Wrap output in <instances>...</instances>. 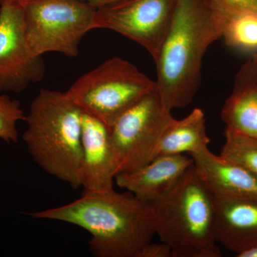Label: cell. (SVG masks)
I'll return each mask as SVG.
<instances>
[{
    "label": "cell",
    "mask_w": 257,
    "mask_h": 257,
    "mask_svg": "<svg viewBox=\"0 0 257 257\" xmlns=\"http://www.w3.org/2000/svg\"><path fill=\"white\" fill-rule=\"evenodd\" d=\"M28 214L86 230L92 236L89 251L96 257H139L156 234L151 204L128 191L83 192L73 202Z\"/></svg>",
    "instance_id": "cell-1"
},
{
    "label": "cell",
    "mask_w": 257,
    "mask_h": 257,
    "mask_svg": "<svg viewBox=\"0 0 257 257\" xmlns=\"http://www.w3.org/2000/svg\"><path fill=\"white\" fill-rule=\"evenodd\" d=\"M222 31V19L205 0H177L172 25L154 60L157 89L169 110L191 104L200 87L204 56Z\"/></svg>",
    "instance_id": "cell-2"
},
{
    "label": "cell",
    "mask_w": 257,
    "mask_h": 257,
    "mask_svg": "<svg viewBox=\"0 0 257 257\" xmlns=\"http://www.w3.org/2000/svg\"><path fill=\"white\" fill-rule=\"evenodd\" d=\"M82 116L67 92L42 89L25 120L23 140L32 160L73 189L81 187Z\"/></svg>",
    "instance_id": "cell-3"
},
{
    "label": "cell",
    "mask_w": 257,
    "mask_h": 257,
    "mask_svg": "<svg viewBox=\"0 0 257 257\" xmlns=\"http://www.w3.org/2000/svg\"><path fill=\"white\" fill-rule=\"evenodd\" d=\"M156 234L172 257H220L214 235L215 200L194 165L151 203Z\"/></svg>",
    "instance_id": "cell-4"
},
{
    "label": "cell",
    "mask_w": 257,
    "mask_h": 257,
    "mask_svg": "<svg viewBox=\"0 0 257 257\" xmlns=\"http://www.w3.org/2000/svg\"><path fill=\"white\" fill-rule=\"evenodd\" d=\"M156 88V81L136 66L112 57L79 77L66 92L82 111L111 127Z\"/></svg>",
    "instance_id": "cell-5"
},
{
    "label": "cell",
    "mask_w": 257,
    "mask_h": 257,
    "mask_svg": "<svg viewBox=\"0 0 257 257\" xmlns=\"http://www.w3.org/2000/svg\"><path fill=\"white\" fill-rule=\"evenodd\" d=\"M23 6L27 41L34 55H79L83 37L93 30L96 8L81 0H30Z\"/></svg>",
    "instance_id": "cell-6"
},
{
    "label": "cell",
    "mask_w": 257,
    "mask_h": 257,
    "mask_svg": "<svg viewBox=\"0 0 257 257\" xmlns=\"http://www.w3.org/2000/svg\"><path fill=\"white\" fill-rule=\"evenodd\" d=\"M171 111L156 88L115 121L110 128L118 174L136 170L155 158L165 128L175 119Z\"/></svg>",
    "instance_id": "cell-7"
},
{
    "label": "cell",
    "mask_w": 257,
    "mask_h": 257,
    "mask_svg": "<svg viewBox=\"0 0 257 257\" xmlns=\"http://www.w3.org/2000/svg\"><path fill=\"white\" fill-rule=\"evenodd\" d=\"M177 0H121L96 10L93 30L117 32L141 45L155 60L173 20Z\"/></svg>",
    "instance_id": "cell-8"
},
{
    "label": "cell",
    "mask_w": 257,
    "mask_h": 257,
    "mask_svg": "<svg viewBox=\"0 0 257 257\" xmlns=\"http://www.w3.org/2000/svg\"><path fill=\"white\" fill-rule=\"evenodd\" d=\"M45 72L42 56L34 55L27 41L23 5L0 7V94L23 92Z\"/></svg>",
    "instance_id": "cell-9"
},
{
    "label": "cell",
    "mask_w": 257,
    "mask_h": 257,
    "mask_svg": "<svg viewBox=\"0 0 257 257\" xmlns=\"http://www.w3.org/2000/svg\"><path fill=\"white\" fill-rule=\"evenodd\" d=\"M119 162L111 128L82 111L80 187L83 192H105L114 189Z\"/></svg>",
    "instance_id": "cell-10"
},
{
    "label": "cell",
    "mask_w": 257,
    "mask_h": 257,
    "mask_svg": "<svg viewBox=\"0 0 257 257\" xmlns=\"http://www.w3.org/2000/svg\"><path fill=\"white\" fill-rule=\"evenodd\" d=\"M204 185L215 199H257V178L242 166L209 149L189 154Z\"/></svg>",
    "instance_id": "cell-11"
},
{
    "label": "cell",
    "mask_w": 257,
    "mask_h": 257,
    "mask_svg": "<svg viewBox=\"0 0 257 257\" xmlns=\"http://www.w3.org/2000/svg\"><path fill=\"white\" fill-rule=\"evenodd\" d=\"M192 165L190 156L157 157L140 168L118 174L114 181L120 188L151 204L165 195Z\"/></svg>",
    "instance_id": "cell-12"
},
{
    "label": "cell",
    "mask_w": 257,
    "mask_h": 257,
    "mask_svg": "<svg viewBox=\"0 0 257 257\" xmlns=\"http://www.w3.org/2000/svg\"><path fill=\"white\" fill-rule=\"evenodd\" d=\"M216 243L238 255L257 246V199H215Z\"/></svg>",
    "instance_id": "cell-13"
},
{
    "label": "cell",
    "mask_w": 257,
    "mask_h": 257,
    "mask_svg": "<svg viewBox=\"0 0 257 257\" xmlns=\"http://www.w3.org/2000/svg\"><path fill=\"white\" fill-rule=\"evenodd\" d=\"M221 116L226 128L257 139V54L251 55L235 75Z\"/></svg>",
    "instance_id": "cell-14"
},
{
    "label": "cell",
    "mask_w": 257,
    "mask_h": 257,
    "mask_svg": "<svg viewBox=\"0 0 257 257\" xmlns=\"http://www.w3.org/2000/svg\"><path fill=\"white\" fill-rule=\"evenodd\" d=\"M205 115L200 108H195L184 119H174L167 128L157 147L156 157L183 155L208 148Z\"/></svg>",
    "instance_id": "cell-15"
},
{
    "label": "cell",
    "mask_w": 257,
    "mask_h": 257,
    "mask_svg": "<svg viewBox=\"0 0 257 257\" xmlns=\"http://www.w3.org/2000/svg\"><path fill=\"white\" fill-rule=\"evenodd\" d=\"M222 37L230 47L257 50V15L239 13L224 19Z\"/></svg>",
    "instance_id": "cell-16"
},
{
    "label": "cell",
    "mask_w": 257,
    "mask_h": 257,
    "mask_svg": "<svg viewBox=\"0 0 257 257\" xmlns=\"http://www.w3.org/2000/svg\"><path fill=\"white\" fill-rule=\"evenodd\" d=\"M220 155L242 166L257 178V139L225 128Z\"/></svg>",
    "instance_id": "cell-17"
},
{
    "label": "cell",
    "mask_w": 257,
    "mask_h": 257,
    "mask_svg": "<svg viewBox=\"0 0 257 257\" xmlns=\"http://www.w3.org/2000/svg\"><path fill=\"white\" fill-rule=\"evenodd\" d=\"M26 116L20 102L6 94H0V139L5 143H17L19 140L18 123Z\"/></svg>",
    "instance_id": "cell-18"
},
{
    "label": "cell",
    "mask_w": 257,
    "mask_h": 257,
    "mask_svg": "<svg viewBox=\"0 0 257 257\" xmlns=\"http://www.w3.org/2000/svg\"><path fill=\"white\" fill-rule=\"evenodd\" d=\"M222 20L239 13L257 15V0H205Z\"/></svg>",
    "instance_id": "cell-19"
},
{
    "label": "cell",
    "mask_w": 257,
    "mask_h": 257,
    "mask_svg": "<svg viewBox=\"0 0 257 257\" xmlns=\"http://www.w3.org/2000/svg\"><path fill=\"white\" fill-rule=\"evenodd\" d=\"M139 257H172V248L165 242L147 243Z\"/></svg>",
    "instance_id": "cell-20"
},
{
    "label": "cell",
    "mask_w": 257,
    "mask_h": 257,
    "mask_svg": "<svg viewBox=\"0 0 257 257\" xmlns=\"http://www.w3.org/2000/svg\"><path fill=\"white\" fill-rule=\"evenodd\" d=\"M81 1L92 5L96 10H98L104 8V7L108 6V5L114 4V3H117V2L121 1V0H81Z\"/></svg>",
    "instance_id": "cell-21"
},
{
    "label": "cell",
    "mask_w": 257,
    "mask_h": 257,
    "mask_svg": "<svg viewBox=\"0 0 257 257\" xmlns=\"http://www.w3.org/2000/svg\"><path fill=\"white\" fill-rule=\"evenodd\" d=\"M237 257H257V246L236 255Z\"/></svg>",
    "instance_id": "cell-22"
},
{
    "label": "cell",
    "mask_w": 257,
    "mask_h": 257,
    "mask_svg": "<svg viewBox=\"0 0 257 257\" xmlns=\"http://www.w3.org/2000/svg\"><path fill=\"white\" fill-rule=\"evenodd\" d=\"M29 1L30 0H0V7L7 4H12V3H18V4L23 5Z\"/></svg>",
    "instance_id": "cell-23"
}]
</instances>
